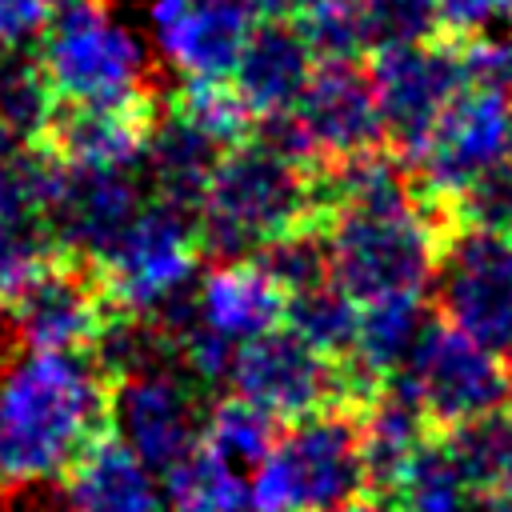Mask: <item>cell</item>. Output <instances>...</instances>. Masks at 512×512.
Masks as SVG:
<instances>
[{
  "instance_id": "24",
  "label": "cell",
  "mask_w": 512,
  "mask_h": 512,
  "mask_svg": "<svg viewBox=\"0 0 512 512\" xmlns=\"http://www.w3.org/2000/svg\"><path fill=\"white\" fill-rule=\"evenodd\" d=\"M284 324L296 336H304L312 348L328 352L332 360H348L356 344V328H360V304L336 280H324V284H312L288 296Z\"/></svg>"
},
{
  "instance_id": "33",
  "label": "cell",
  "mask_w": 512,
  "mask_h": 512,
  "mask_svg": "<svg viewBox=\"0 0 512 512\" xmlns=\"http://www.w3.org/2000/svg\"><path fill=\"white\" fill-rule=\"evenodd\" d=\"M164 504H168V512H216L208 500H200L196 492H188V488H172V484H164Z\"/></svg>"
},
{
  "instance_id": "14",
  "label": "cell",
  "mask_w": 512,
  "mask_h": 512,
  "mask_svg": "<svg viewBox=\"0 0 512 512\" xmlns=\"http://www.w3.org/2000/svg\"><path fill=\"white\" fill-rule=\"evenodd\" d=\"M108 432L124 440L156 476L180 468L204 432L192 384L176 368H144L112 380Z\"/></svg>"
},
{
  "instance_id": "30",
  "label": "cell",
  "mask_w": 512,
  "mask_h": 512,
  "mask_svg": "<svg viewBox=\"0 0 512 512\" xmlns=\"http://www.w3.org/2000/svg\"><path fill=\"white\" fill-rule=\"evenodd\" d=\"M440 8V36L472 44L488 40L496 24L512 20V0H436Z\"/></svg>"
},
{
  "instance_id": "20",
  "label": "cell",
  "mask_w": 512,
  "mask_h": 512,
  "mask_svg": "<svg viewBox=\"0 0 512 512\" xmlns=\"http://www.w3.org/2000/svg\"><path fill=\"white\" fill-rule=\"evenodd\" d=\"M68 512H168L156 472L112 432H104L64 476Z\"/></svg>"
},
{
  "instance_id": "12",
  "label": "cell",
  "mask_w": 512,
  "mask_h": 512,
  "mask_svg": "<svg viewBox=\"0 0 512 512\" xmlns=\"http://www.w3.org/2000/svg\"><path fill=\"white\" fill-rule=\"evenodd\" d=\"M228 388L252 400L256 408H264L272 420H288V424L336 404L364 412V404L352 392L344 360H332L328 352L312 348L288 324L240 344Z\"/></svg>"
},
{
  "instance_id": "25",
  "label": "cell",
  "mask_w": 512,
  "mask_h": 512,
  "mask_svg": "<svg viewBox=\"0 0 512 512\" xmlns=\"http://www.w3.org/2000/svg\"><path fill=\"white\" fill-rule=\"evenodd\" d=\"M276 420L256 408L252 400H244L240 392H228L220 396L208 412H204V432H200V448L216 452L220 460L228 464H240V468H256L272 444H276Z\"/></svg>"
},
{
  "instance_id": "4",
  "label": "cell",
  "mask_w": 512,
  "mask_h": 512,
  "mask_svg": "<svg viewBox=\"0 0 512 512\" xmlns=\"http://www.w3.org/2000/svg\"><path fill=\"white\" fill-rule=\"evenodd\" d=\"M252 512H352L372 492L360 408H324L288 424L248 472Z\"/></svg>"
},
{
  "instance_id": "19",
  "label": "cell",
  "mask_w": 512,
  "mask_h": 512,
  "mask_svg": "<svg viewBox=\"0 0 512 512\" xmlns=\"http://www.w3.org/2000/svg\"><path fill=\"white\" fill-rule=\"evenodd\" d=\"M316 64L320 60L296 24H256L236 60L232 84L256 120H272L296 108Z\"/></svg>"
},
{
  "instance_id": "3",
  "label": "cell",
  "mask_w": 512,
  "mask_h": 512,
  "mask_svg": "<svg viewBox=\"0 0 512 512\" xmlns=\"http://www.w3.org/2000/svg\"><path fill=\"white\" fill-rule=\"evenodd\" d=\"M448 232V212L420 188L380 204L328 208L324 236L332 280L360 304L424 300L436 284V264Z\"/></svg>"
},
{
  "instance_id": "1",
  "label": "cell",
  "mask_w": 512,
  "mask_h": 512,
  "mask_svg": "<svg viewBox=\"0 0 512 512\" xmlns=\"http://www.w3.org/2000/svg\"><path fill=\"white\" fill-rule=\"evenodd\" d=\"M112 376L92 352L24 348L0 364V488L64 480L108 432Z\"/></svg>"
},
{
  "instance_id": "6",
  "label": "cell",
  "mask_w": 512,
  "mask_h": 512,
  "mask_svg": "<svg viewBox=\"0 0 512 512\" xmlns=\"http://www.w3.org/2000/svg\"><path fill=\"white\" fill-rule=\"evenodd\" d=\"M388 388L416 404L432 432H452L512 404V364L448 320H428L404 364L388 376Z\"/></svg>"
},
{
  "instance_id": "28",
  "label": "cell",
  "mask_w": 512,
  "mask_h": 512,
  "mask_svg": "<svg viewBox=\"0 0 512 512\" xmlns=\"http://www.w3.org/2000/svg\"><path fill=\"white\" fill-rule=\"evenodd\" d=\"M256 260L276 276V284H280L288 296H292V292H304V288H312V284L332 280V256H328L324 224L288 232L284 240L268 244Z\"/></svg>"
},
{
  "instance_id": "10",
  "label": "cell",
  "mask_w": 512,
  "mask_h": 512,
  "mask_svg": "<svg viewBox=\"0 0 512 512\" xmlns=\"http://www.w3.org/2000/svg\"><path fill=\"white\" fill-rule=\"evenodd\" d=\"M512 160V88L472 80L440 116L420 156L408 164L416 188L444 212L484 176Z\"/></svg>"
},
{
  "instance_id": "35",
  "label": "cell",
  "mask_w": 512,
  "mask_h": 512,
  "mask_svg": "<svg viewBox=\"0 0 512 512\" xmlns=\"http://www.w3.org/2000/svg\"><path fill=\"white\" fill-rule=\"evenodd\" d=\"M8 148H12V144H8V140H4V132H0V152H8Z\"/></svg>"
},
{
  "instance_id": "36",
  "label": "cell",
  "mask_w": 512,
  "mask_h": 512,
  "mask_svg": "<svg viewBox=\"0 0 512 512\" xmlns=\"http://www.w3.org/2000/svg\"><path fill=\"white\" fill-rule=\"evenodd\" d=\"M0 512H4V504H0Z\"/></svg>"
},
{
  "instance_id": "9",
  "label": "cell",
  "mask_w": 512,
  "mask_h": 512,
  "mask_svg": "<svg viewBox=\"0 0 512 512\" xmlns=\"http://www.w3.org/2000/svg\"><path fill=\"white\" fill-rule=\"evenodd\" d=\"M432 288L440 320L512 364V232L448 220Z\"/></svg>"
},
{
  "instance_id": "32",
  "label": "cell",
  "mask_w": 512,
  "mask_h": 512,
  "mask_svg": "<svg viewBox=\"0 0 512 512\" xmlns=\"http://www.w3.org/2000/svg\"><path fill=\"white\" fill-rule=\"evenodd\" d=\"M256 24H296L312 0H236Z\"/></svg>"
},
{
  "instance_id": "31",
  "label": "cell",
  "mask_w": 512,
  "mask_h": 512,
  "mask_svg": "<svg viewBox=\"0 0 512 512\" xmlns=\"http://www.w3.org/2000/svg\"><path fill=\"white\" fill-rule=\"evenodd\" d=\"M56 0H0V56H20L32 40H44Z\"/></svg>"
},
{
  "instance_id": "8",
  "label": "cell",
  "mask_w": 512,
  "mask_h": 512,
  "mask_svg": "<svg viewBox=\"0 0 512 512\" xmlns=\"http://www.w3.org/2000/svg\"><path fill=\"white\" fill-rule=\"evenodd\" d=\"M200 252L196 216L148 196L136 220L92 260V268L116 312L160 316L180 304L200 268Z\"/></svg>"
},
{
  "instance_id": "15",
  "label": "cell",
  "mask_w": 512,
  "mask_h": 512,
  "mask_svg": "<svg viewBox=\"0 0 512 512\" xmlns=\"http://www.w3.org/2000/svg\"><path fill=\"white\" fill-rule=\"evenodd\" d=\"M148 36L180 80H232L256 20L236 0H148Z\"/></svg>"
},
{
  "instance_id": "34",
  "label": "cell",
  "mask_w": 512,
  "mask_h": 512,
  "mask_svg": "<svg viewBox=\"0 0 512 512\" xmlns=\"http://www.w3.org/2000/svg\"><path fill=\"white\" fill-rule=\"evenodd\" d=\"M480 512H512V500H484Z\"/></svg>"
},
{
  "instance_id": "21",
  "label": "cell",
  "mask_w": 512,
  "mask_h": 512,
  "mask_svg": "<svg viewBox=\"0 0 512 512\" xmlns=\"http://www.w3.org/2000/svg\"><path fill=\"white\" fill-rule=\"evenodd\" d=\"M220 152L224 148L212 136H204L180 112L164 108L160 120H156V132L148 140V156H144L148 196L160 200V204H172V208H180L188 216H196L200 200L208 192V180L216 172Z\"/></svg>"
},
{
  "instance_id": "29",
  "label": "cell",
  "mask_w": 512,
  "mask_h": 512,
  "mask_svg": "<svg viewBox=\"0 0 512 512\" xmlns=\"http://www.w3.org/2000/svg\"><path fill=\"white\" fill-rule=\"evenodd\" d=\"M52 256H56V244H52V232L48 228H28V224L0 220V312L12 308V300L20 296V288Z\"/></svg>"
},
{
  "instance_id": "16",
  "label": "cell",
  "mask_w": 512,
  "mask_h": 512,
  "mask_svg": "<svg viewBox=\"0 0 512 512\" xmlns=\"http://www.w3.org/2000/svg\"><path fill=\"white\" fill-rule=\"evenodd\" d=\"M144 204L148 196L136 172H96L64 164L44 220L56 252L92 264L136 220Z\"/></svg>"
},
{
  "instance_id": "17",
  "label": "cell",
  "mask_w": 512,
  "mask_h": 512,
  "mask_svg": "<svg viewBox=\"0 0 512 512\" xmlns=\"http://www.w3.org/2000/svg\"><path fill=\"white\" fill-rule=\"evenodd\" d=\"M160 112L156 92L132 104H60L40 144L68 168L136 172L144 168Z\"/></svg>"
},
{
  "instance_id": "11",
  "label": "cell",
  "mask_w": 512,
  "mask_h": 512,
  "mask_svg": "<svg viewBox=\"0 0 512 512\" xmlns=\"http://www.w3.org/2000/svg\"><path fill=\"white\" fill-rule=\"evenodd\" d=\"M372 88L380 100V116L388 128V148L412 164L448 112V104L476 80L468 44L436 36L420 44H400L384 48L368 64Z\"/></svg>"
},
{
  "instance_id": "2",
  "label": "cell",
  "mask_w": 512,
  "mask_h": 512,
  "mask_svg": "<svg viewBox=\"0 0 512 512\" xmlns=\"http://www.w3.org/2000/svg\"><path fill=\"white\" fill-rule=\"evenodd\" d=\"M328 220L320 168L268 144L260 132L224 148L196 212L204 252L220 260L260 256L288 232Z\"/></svg>"
},
{
  "instance_id": "5",
  "label": "cell",
  "mask_w": 512,
  "mask_h": 512,
  "mask_svg": "<svg viewBox=\"0 0 512 512\" xmlns=\"http://www.w3.org/2000/svg\"><path fill=\"white\" fill-rule=\"evenodd\" d=\"M36 60L60 104H132L152 96L148 44L104 0H56Z\"/></svg>"
},
{
  "instance_id": "23",
  "label": "cell",
  "mask_w": 512,
  "mask_h": 512,
  "mask_svg": "<svg viewBox=\"0 0 512 512\" xmlns=\"http://www.w3.org/2000/svg\"><path fill=\"white\" fill-rule=\"evenodd\" d=\"M60 100L40 68V60L0 56V132L12 148H32L44 140L48 124L56 120Z\"/></svg>"
},
{
  "instance_id": "13",
  "label": "cell",
  "mask_w": 512,
  "mask_h": 512,
  "mask_svg": "<svg viewBox=\"0 0 512 512\" xmlns=\"http://www.w3.org/2000/svg\"><path fill=\"white\" fill-rule=\"evenodd\" d=\"M16 340L44 352H96L116 308L104 296V284L88 260L56 252L40 272L20 288L8 308Z\"/></svg>"
},
{
  "instance_id": "18",
  "label": "cell",
  "mask_w": 512,
  "mask_h": 512,
  "mask_svg": "<svg viewBox=\"0 0 512 512\" xmlns=\"http://www.w3.org/2000/svg\"><path fill=\"white\" fill-rule=\"evenodd\" d=\"M192 312L216 336L232 344H248L284 324L288 292L276 284V276L256 256L220 260L212 272H204Z\"/></svg>"
},
{
  "instance_id": "26",
  "label": "cell",
  "mask_w": 512,
  "mask_h": 512,
  "mask_svg": "<svg viewBox=\"0 0 512 512\" xmlns=\"http://www.w3.org/2000/svg\"><path fill=\"white\" fill-rule=\"evenodd\" d=\"M172 112H180L188 124H196L204 136H212L220 148H232L248 136H256L260 120L228 80H180V88L168 100Z\"/></svg>"
},
{
  "instance_id": "22",
  "label": "cell",
  "mask_w": 512,
  "mask_h": 512,
  "mask_svg": "<svg viewBox=\"0 0 512 512\" xmlns=\"http://www.w3.org/2000/svg\"><path fill=\"white\" fill-rule=\"evenodd\" d=\"M480 504L484 500L464 480L440 432L412 452L396 484L384 492V512H480Z\"/></svg>"
},
{
  "instance_id": "7",
  "label": "cell",
  "mask_w": 512,
  "mask_h": 512,
  "mask_svg": "<svg viewBox=\"0 0 512 512\" xmlns=\"http://www.w3.org/2000/svg\"><path fill=\"white\" fill-rule=\"evenodd\" d=\"M256 132L308 168H328L348 156L388 148L372 72L356 60H320L296 108L260 120Z\"/></svg>"
},
{
  "instance_id": "27",
  "label": "cell",
  "mask_w": 512,
  "mask_h": 512,
  "mask_svg": "<svg viewBox=\"0 0 512 512\" xmlns=\"http://www.w3.org/2000/svg\"><path fill=\"white\" fill-rule=\"evenodd\" d=\"M348 8H352V20H356L364 56L440 36L436 0H348Z\"/></svg>"
}]
</instances>
